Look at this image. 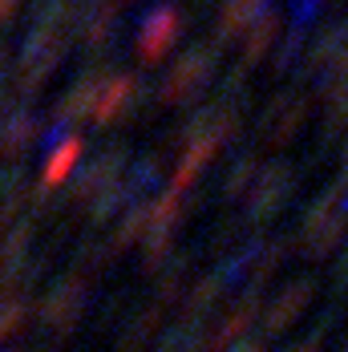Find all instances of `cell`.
Here are the masks:
<instances>
[{
    "mask_svg": "<svg viewBox=\"0 0 348 352\" xmlns=\"http://www.w3.org/2000/svg\"><path fill=\"white\" fill-rule=\"evenodd\" d=\"M332 287H336V292H345V287H348V247L340 251V259H336V272H332Z\"/></svg>",
    "mask_w": 348,
    "mask_h": 352,
    "instance_id": "2e32d148",
    "label": "cell"
},
{
    "mask_svg": "<svg viewBox=\"0 0 348 352\" xmlns=\"http://www.w3.org/2000/svg\"><path fill=\"white\" fill-rule=\"evenodd\" d=\"M255 312H259V292H251V287H247L243 296H239V304L231 308V316H227L219 328H215V332H210V340L199 352H223L231 340H239V336L247 332V324L255 320Z\"/></svg>",
    "mask_w": 348,
    "mask_h": 352,
    "instance_id": "ba28073f",
    "label": "cell"
},
{
    "mask_svg": "<svg viewBox=\"0 0 348 352\" xmlns=\"http://www.w3.org/2000/svg\"><path fill=\"white\" fill-rule=\"evenodd\" d=\"M272 0H227L223 12H219V41L215 45H227V36H235L239 29H247Z\"/></svg>",
    "mask_w": 348,
    "mask_h": 352,
    "instance_id": "8fae6325",
    "label": "cell"
},
{
    "mask_svg": "<svg viewBox=\"0 0 348 352\" xmlns=\"http://www.w3.org/2000/svg\"><path fill=\"white\" fill-rule=\"evenodd\" d=\"M215 53L219 49H191L178 65H174V73L166 77V85H162V98L166 102H191V98H199L203 94V85L210 81V73H215Z\"/></svg>",
    "mask_w": 348,
    "mask_h": 352,
    "instance_id": "277c9868",
    "label": "cell"
},
{
    "mask_svg": "<svg viewBox=\"0 0 348 352\" xmlns=\"http://www.w3.org/2000/svg\"><path fill=\"white\" fill-rule=\"evenodd\" d=\"M345 41H348V21L324 25L320 36L312 41V49H308V57H304V77L324 81L328 73L336 69V61H340V53H345Z\"/></svg>",
    "mask_w": 348,
    "mask_h": 352,
    "instance_id": "8992f818",
    "label": "cell"
},
{
    "mask_svg": "<svg viewBox=\"0 0 348 352\" xmlns=\"http://www.w3.org/2000/svg\"><path fill=\"white\" fill-rule=\"evenodd\" d=\"M320 106H324V126H320V142L328 146L332 138H340L348 126V81H324L320 85Z\"/></svg>",
    "mask_w": 348,
    "mask_h": 352,
    "instance_id": "30bf717a",
    "label": "cell"
},
{
    "mask_svg": "<svg viewBox=\"0 0 348 352\" xmlns=\"http://www.w3.org/2000/svg\"><path fill=\"white\" fill-rule=\"evenodd\" d=\"M296 182H300V175H296V166L292 162H272L268 170H259V182H255V190H251V207H247V219L251 223H268L272 214L283 211V203L296 195Z\"/></svg>",
    "mask_w": 348,
    "mask_h": 352,
    "instance_id": "3957f363",
    "label": "cell"
},
{
    "mask_svg": "<svg viewBox=\"0 0 348 352\" xmlns=\"http://www.w3.org/2000/svg\"><path fill=\"white\" fill-rule=\"evenodd\" d=\"M324 0H292V29L296 33H308V25L316 21V8Z\"/></svg>",
    "mask_w": 348,
    "mask_h": 352,
    "instance_id": "4fadbf2b",
    "label": "cell"
},
{
    "mask_svg": "<svg viewBox=\"0 0 348 352\" xmlns=\"http://www.w3.org/2000/svg\"><path fill=\"white\" fill-rule=\"evenodd\" d=\"M255 170H259V158H239L235 166H231V175H227V199H235V195H243L247 186H251V178H255Z\"/></svg>",
    "mask_w": 348,
    "mask_h": 352,
    "instance_id": "7c38bea8",
    "label": "cell"
},
{
    "mask_svg": "<svg viewBox=\"0 0 348 352\" xmlns=\"http://www.w3.org/2000/svg\"><path fill=\"white\" fill-rule=\"evenodd\" d=\"M336 178H345V182H348V146H345V162H340V175H336Z\"/></svg>",
    "mask_w": 348,
    "mask_h": 352,
    "instance_id": "d6986e66",
    "label": "cell"
},
{
    "mask_svg": "<svg viewBox=\"0 0 348 352\" xmlns=\"http://www.w3.org/2000/svg\"><path fill=\"white\" fill-rule=\"evenodd\" d=\"M336 77H345V81H348V41H345V53H340V61H336V69L328 73L324 81H336ZM324 81H320V85H324Z\"/></svg>",
    "mask_w": 348,
    "mask_h": 352,
    "instance_id": "e0dca14e",
    "label": "cell"
},
{
    "mask_svg": "<svg viewBox=\"0 0 348 352\" xmlns=\"http://www.w3.org/2000/svg\"><path fill=\"white\" fill-rule=\"evenodd\" d=\"M348 227V182L336 178L312 207L304 211V227H300V255L304 259H328Z\"/></svg>",
    "mask_w": 348,
    "mask_h": 352,
    "instance_id": "6da1fadb",
    "label": "cell"
},
{
    "mask_svg": "<svg viewBox=\"0 0 348 352\" xmlns=\"http://www.w3.org/2000/svg\"><path fill=\"white\" fill-rule=\"evenodd\" d=\"M316 283L312 280H296L287 283L283 292H279L276 300H272V308H268V316H263V332L268 336H283L296 320L308 312V300H312Z\"/></svg>",
    "mask_w": 348,
    "mask_h": 352,
    "instance_id": "5b68a950",
    "label": "cell"
},
{
    "mask_svg": "<svg viewBox=\"0 0 348 352\" xmlns=\"http://www.w3.org/2000/svg\"><path fill=\"white\" fill-rule=\"evenodd\" d=\"M308 113H312V98L304 89H283V94H276L268 113H263V122H259V142L287 146V142L304 130Z\"/></svg>",
    "mask_w": 348,
    "mask_h": 352,
    "instance_id": "7a4b0ae2",
    "label": "cell"
},
{
    "mask_svg": "<svg viewBox=\"0 0 348 352\" xmlns=\"http://www.w3.org/2000/svg\"><path fill=\"white\" fill-rule=\"evenodd\" d=\"M279 29H283V16H279V8H263L251 25H247V41H243V69L247 65H255V61H263L268 53H272V45L279 41Z\"/></svg>",
    "mask_w": 348,
    "mask_h": 352,
    "instance_id": "9c48e42d",
    "label": "cell"
},
{
    "mask_svg": "<svg viewBox=\"0 0 348 352\" xmlns=\"http://www.w3.org/2000/svg\"><path fill=\"white\" fill-rule=\"evenodd\" d=\"M77 154H81V142H65V146L57 150V158L49 162V178L57 182V178H61V175H65V170L73 166V158H77Z\"/></svg>",
    "mask_w": 348,
    "mask_h": 352,
    "instance_id": "5bb4252c",
    "label": "cell"
},
{
    "mask_svg": "<svg viewBox=\"0 0 348 352\" xmlns=\"http://www.w3.org/2000/svg\"><path fill=\"white\" fill-rule=\"evenodd\" d=\"M328 320H332V316L320 320V328H316V332H312V336H308V340H304L296 352H320V344H324V332H328Z\"/></svg>",
    "mask_w": 348,
    "mask_h": 352,
    "instance_id": "9a60e30c",
    "label": "cell"
},
{
    "mask_svg": "<svg viewBox=\"0 0 348 352\" xmlns=\"http://www.w3.org/2000/svg\"><path fill=\"white\" fill-rule=\"evenodd\" d=\"M178 29H182V21H178V12H174L171 4H158L150 16H146V25H142V57L146 61H158L166 49L174 45V36H178Z\"/></svg>",
    "mask_w": 348,
    "mask_h": 352,
    "instance_id": "52a82bcc",
    "label": "cell"
},
{
    "mask_svg": "<svg viewBox=\"0 0 348 352\" xmlns=\"http://www.w3.org/2000/svg\"><path fill=\"white\" fill-rule=\"evenodd\" d=\"M239 352H268V344L263 340H251V344H239Z\"/></svg>",
    "mask_w": 348,
    "mask_h": 352,
    "instance_id": "ac0fdd59",
    "label": "cell"
}]
</instances>
